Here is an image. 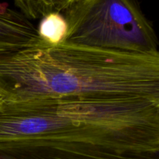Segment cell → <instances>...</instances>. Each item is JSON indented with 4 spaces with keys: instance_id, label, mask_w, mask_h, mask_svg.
Returning <instances> with one entry per match:
<instances>
[{
    "instance_id": "5b68a950",
    "label": "cell",
    "mask_w": 159,
    "mask_h": 159,
    "mask_svg": "<svg viewBox=\"0 0 159 159\" xmlns=\"http://www.w3.org/2000/svg\"><path fill=\"white\" fill-rule=\"evenodd\" d=\"M0 159H159V155H124L107 152H70L22 156L0 155Z\"/></svg>"
},
{
    "instance_id": "6da1fadb",
    "label": "cell",
    "mask_w": 159,
    "mask_h": 159,
    "mask_svg": "<svg viewBox=\"0 0 159 159\" xmlns=\"http://www.w3.org/2000/svg\"><path fill=\"white\" fill-rule=\"evenodd\" d=\"M0 152L159 153V101L0 96Z\"/></svg>"
},
{
    "instance_id": "ba28073f",
    "label": "cell",
    "mask_w": 159,
    "mask_h": 159,
    "mask_svg": "<svg viewBox=\"0 0 159 159\" xmlns=\"http://www.w3.org/2000/svg\"></svg>"
},
{
    "instance_id": "8992f818",
    "label": "cell",
    "mask_w": 159,
    "mask_h": 159,
    "mask_svg": "<svg viewBox=\"0 0 159 159\" xmlns=\"http://www.w3.org/2000/svg\"><path fill=\"white\" fill-rule=\"evenodd\" d=\"M39 37L51 45H57L65 40L68 33V23L63 14L51 12L41 18L37 27Z\"/></svg>"
},
{
    "instance_id": "3957f363",
    "label": "cell",
    "mask_w": 159,
    "mask_h": 159,
    "mask_svg": "<svg viewBox=\"0 0 159 159\" xmlns=\"http://www.w3.org/2000/svg\"><path fill=\"white\" fill-rule=\"evenodd\" d=\"M62 12L68 23L65 43L159 54L153 25L136 0H77Z\"/></svg>"
},
{
    "instance_id": "7a4b0ae2",
    "label": "cell",
    "mask_w": 159,
    "mask_h": 159,
    "mask_svg": "<svg viewBox=\"0 0 159 159\" xmlns=\"http://www.w3.org/2000/svg\"><path fill=\"white\" fill-rule=\"evenodd\" d=\"M0 96L159 101V54L43 41L0 53Z\"/></svg>"
},
{
    "instance_id": "277c9868",
    "label": "cell",
    "mask_w": 159,
    "mask_h": 159,
    "mask_svg": "<svg viewBox=\"0 0 159 159\" xmlns=\"http://www.w3.org/2000/svg\"><path fill=\"white\" fill-rule=\"evenodd\" d=\"M42 42L37 27L29 18L21 12L0 5V53L17 51Z\"/></svg>"
},
{
    "instance_id": "52a82bcc",
    "label": "cell",
    "mask_w": 159,
    "mask_h": 159,
    "mask_svg": "<svg viewBox=\"0 0 159 159\" xmlns=\"http://www.w3.org/2000/svg\"><path fill=\"white\" fill-rule=\"evenodd\" d=\"M27 18L37 19L51 12H62L77 0H15Z\"/></svg>"
}]
</instances>
